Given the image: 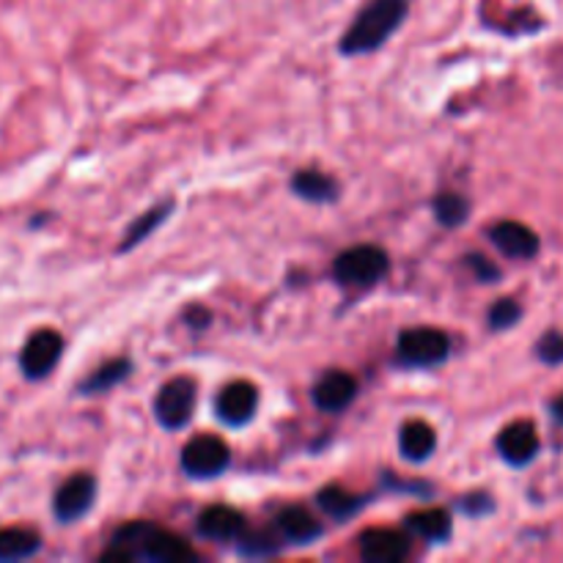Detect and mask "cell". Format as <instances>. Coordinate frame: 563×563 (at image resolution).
Masks as SVG:
<instances>
[{
  "label": "cell",
  "mask_w": 563,
  "mask_h": 563,
  "mask_svg": "<svg viewBox=\"0 0 563 563\" xmlns=\"http://www.w3.org/2000/svg\"><path fill=\"white\" fill-rule=\"evenodd\" d=\"M410 0H368L339 42L341 55H366L383 47L401 27Z\"/></svg>",
  "instance_id": "1"
},
{
  "label": "cell",
  "mask_w": 563,
  "mask_h": 563,
  "mask_svg": "<svg viewBox=\"0 0 563 563\" xmlns=\"http://www.w3.org/2000/svg\"><path fill=\"white\" fill-rule=\"evenodd\" d=\"M390 258L379 245H355L341 253L333 262V275L341 286H366L379 284L388 275Z\"/></svg>",
  "instance_id": "2"
},
{
  "label": "cell",
  "mask_w": 563,
  "mask_h": 563,
  "mask_svg": "<svg viewBox=\"0 0 563 563\" xmlns=\"http://www.w3.org/2000/svg\"><path fill=\"white\" fill-rule=\"evenodd\" d=\"M451 339L438 328H410L399 335L396 357L410 368H432L449 361Z\"/></svg>",
  "instance_id": "3"
},
{
  "label": "cell",
  "mask_w": 563,
  "mask_h": 563,
  "mask_svg": "<svg viewBox=\"0 0 563 563\" xmlns=\"http://www.w3.org/2000/svg\"><path fill=\"white\" fill-rule=\"evenodd\" d=\"M196 399L198 390L190 377L168 379L154 396V416H157L159 427H165L168 432L185 429L196 412Z\"/></svg>",
  "instance_id": "4"
},
{
  "label": "cell",
  "mask_w": 563,
  "mask_h": 563,
  "mask_svg": "<svg viewBox=\"0 0 563 563\" xmlns=\"http://www.w3.org/2000/svg\"><path fill=\"white\" fill-rule=\"evenodd\" d=\"M64 355V335L58 330L42 328L27 335L20 350V372L25 379H44L55 372Z\"/></svg>",
  "instance_id": "5"
},
{
  "label": "cell",
  "mask_w": 563,
  "mask_h": 563,
  "mask_svg": "<svg viewBox=\"0 0 563 563\" xmlns=\"http://www.w3.org/2000/svg\"><path fill=\"white\" fill-rule=\"evenodd\" d=\"M229 465V445L214 434H198L181 449V471L190 478H218Z\"/></svg>",
  "instance_id": "6"
},
{
  "label": "cell",
  "mask_w": 563,
  "mask_h": 563,
  "mask_svg": "<svg viewBox=\"0 0 563 563\" xmlns=\"http://www.w3.org/2000/svg\"><path fill=\"white\" fill-rule=\"evenodd\" d=\"M93 500H97V478L91 473H75L66 478L53 498V515L55 520L71 526V522L82 520L91 511Z\"/></svg>",
  "instance_id": "7"
},
{
  "label": "cell",
  "mask_w": 563,
  "mask_h": 563,
  "mask_svg": "<svg viewBox=\"0 0 563 563\" xmlns=\"http://www.w3.org/2000/svg\"><path fill=\"white\" fill-rule=\"evenodd\" d=\"M258 410V388L247 379L229 383L214 399V412L225 427H245Z\"/></svg>",
  "instance_id": "8"
},
{
  "label": "cell",
  "mask_w": 563,
  "mask_h": 563,
  "mask_svg": "<svg viewBox=\"0 0 563 563\" xmlns=\"http://www.w3.org/2000/svg\"><path fill=\"white\" fill-rule=\"evenodd\" d=\"M196 550L176 533L163 531L152 522L146 537L137 544V561H152V563H187L196 561Z\"/></svg>",
  "instance_id": "9"
},
{
  "label": "cell",
  "mask_w": 563,
  "mask_h": 563,
  "mask_svg": "<svg viewBox=\"0 0 563 563\" xmlns=\"http://www.w3.org/2000/svg\"><path fill=\"white\" fill-rule=\"evenodd\" d=\"M410 555V539L390 528H372L361 533V559L366 563H401Z\"/></svg>",
  "instance_id": "10"
},
{
  "label": "cell",
  "mask_w": 563,
  "mask_h": 563,
  "mask_svg": "<svg viewBox=\"0 0 563 563\" xmlns=\"http://www.w3.org/2000/svg\"><path fill=\"white\" fill-rule=\"evenodd\" d=\"M357 396V379L346 372H328L317 379L311 390V399L317 410L322 412H341L355 401Z\"/></svg>",
  "instance_id": "11"
},
{
  "label": "cell",
  "mask_w": 563,
  "mask_h": 563,
  "mask_svg": "<svg viewBox=\"0 0 563 563\" xmlns=\"http://www.w3.org/2000/svg\"><path fill=\"white\" fill-rule=\"evenodd\" d=\"M498 454L509 465L522 467L539 454V432L531 421H515L498 434Z\"/></svg>",
  "instance_id": "12"
},
{
  "label": "cell",
  "mask_w": 563,
  "mask_h": 563,
  "mask_svg": "<svg viewBox=\"0 0 563 563\" xmlns=\"http://www.w3.org/2000/svg\"><path fill=\"white\" fill-rule=\"evenodd\" d=\"M489 240H493V245L509 258H533L539 253V247H542L537 231L528 229L526 223H517V220L495 223L493 229H489Z\"/></svg>",
  "instance_id": "13"
},
{
  "label": "cell",
  "mask_w": 563,
  "mask_h": 563,
  "mask_svg": "<svg viewBox=\"0 0 563 563\" xmlns=\"http://www.w3.org/2000/svg\"><path fill=\"white\" fill-rule=\"evenodd\" d=\"M245 531V517L231 506H209L198 515V533L212 542H236Z\"/></svg>",
  "instance_id": "14"
},
{
  "label": "cell",
  "mask_w": 563,
  "mask_h": 563,
  "mask_svg": "<svg viewBox=\"0 0 563 563\" xmlns=\"http://www.w3.org/2000/svg\"><path fill=\"white\" fill-rule=\"evenodd\" d=\"M275 531L284 539L286 544H313L322 537V526H319L317 517L311 511H306L302 506H286L278 517H275Z\"/></svg>",
  "instance_id": "15"
},
{
  "label": "cell",
  "mask_w": 563,
  "mask_h": 563,
  "mask_svg": "<svg viewBox=\"0 0 563 563\" xmlns=\"http://www.w3.org/2000/svg\"><path fill=\"white\" fill-rule=\"evenodd\" d=\"M291 190L295 196H300L302 201H311V203H333L339 201L341 196V185L333 179L330 174H322V170H297L291 176Z\"/></svg>",
  "instance_id": "16"
},
{
  "label": "cell",
  "mask_w": 563,
  "mask_h": 563,
  "mask_svg": "<svg viewBox=\"0 0 563 563\" xmlns=\"http://www.w3.org/2000/svg\"><path fill=\"white\" fill-rule=\"evenodd\" d=\"M438 449V434L427 421H407L399 432V451L410 462H427Z\"/></svg>",
  "instance_id": "17"
},
{
  "label": "cell",
  "mask_w": 563,
  "mask_h": 563,
  "mask_svg": "<svg viewBox=\"0 0 563 563\" xmlns=\"http://www.w3.org/2000/svg\"><path fill=\"white\" fill-rule=\"evenodd\" d=\"M42 550V537L31 528H0V563L27 561Z\"/></svg>",
  "instance_id": "18"
},
{
  "label": "cell",
  "mask_w": 563,
  "mask_h": 563,
  "mask_svg": "<svg viewBox=\"0 0 563 563\" xmlns=\"http://www.w3.org/2000/svg\"><path fill=\"white\" fill-rule=\"evenodd\" d=\"M405 526L407 531H412L416 537L427 539V542H434V544L449 542L451 537V515L443 509L412 511V515H407Z\"/></svg>",
  "instance_id": "19"
},
{
  "label": "cell",
  "mask_w": 563,
  "mask_h": 563,
  "mask_svg": "<svg viewBox=\"0 0 563 563\" xmlns=\"http://www.w3.org/2000/svg\"><path fill=\"white\" fill-rule=\"evenodd\" d=\"M170 212H174V201H163V203H157V207L146 209V212H143L137 220H132L130 229L124 231V240H121L119 253L132 251V247L141 245L143 240H148V236H152L154 231L165 223V220H168Z\"/></svg>",
  "instance_id": "20"
},
{
  "label": "cell",
  "mask_w": 563,
  "mask_h": 563,
  "mask_svg": "<svg viewBox=\"0 0 563 563\" xmlns=\"http://www.w3.org/2000/svg\"><path fill=\"white\" fill-rule=\"evenodd\" d=\"M317 504L324 515L341 522V520H350L352 515H357V511L366 506V495H352L341 487H324L319 489Z\"/></svg>",
  "instance_id": "21"
},
{
  "label": "cell",
  "mask_w": 563,
  "mask_h": 563,
  "mask_svg": "<svg viewBox=\"0 0 563 563\" xmlns=\"http://www.w3.org/2000/svg\"><path fill=\"white\" fill-rule=\"evenodd\" d=\"M130 374H132V363L126 361V357L108 361V363H102V366H99L97 372L86 379V383H80V394H86V396L108 394V390H113L115 385L124 383Z\"/></svg>",
  "instance_id": "22"
},
{
  "label": "cell",
  "mask_w": 563,
  "mask_h": 563,
  "mask_svg": "<svg viewBox=\"0 0 563 563\" xmlns=\"http://www.w3.org/2000/svg\"><path fill=\"white\" fill-rule=\"evenodd\" d=\"M434 209V218L440 220V225L445 229H456V225L465 223L471 218V201L460 192H440L432 203Z\"/></svg>",
  "instance_id": "23"
},
{
  "label": "cell",
  "mask_w": 563,
  "mask_h": 563,
  "mask_svg": "<svg viewBox=\"0 0 563 563\" xmlns=\"http://www.w3.org/2000/svg\"><path fill=\"white\" fill-rule=\"evenodd\" d=\"M284 539L278 537V531H245L240 539H236V548H240L242 555L247 559H267V555L278 553Z\"/></svg>",
  "instance_id": "24"
},
{
  "label": "cell",
  "mask_w": 563,
  "mask_h": 563,
  "mask_svg": "<svg viewBox=\"0 0 563 563\" xmlns=\"http://www.w3.org/2000/svg\"><path fill=\"white\" fill-rule=\"evenodd\" d=\"M520 317H522L520 302L511 300V297H504V300H498L493 308H489L487 319H489V328L493 330H509L520 322Z\"/></svg>",
  "instance_id": "25"
},
{
  "label": "cell",
  "mask_w": 563,
  "mask_h": 563,
  "mask_svg": "<svg viewBox=\"0 0 563 563\" xmlns=\"http://www.w3.org/2000/svg\"><path fill=\"white\" fill-rule=\"evenodd\" d=\"M537 355H539V361L548 363V366H561L563 363V333H555V330L544 333L537 344Z\"/></svg>",
  "instance_id": "26"
},
{
  "label": "cell",
  "mask_w": 563,
  "mask_h": 563,
  "mask_svg": "<svg viewBox=\"0 0 563 563\" xmlns=\"http://www.w3.org/2000/svg\"><path fill=\"white\" fill-rule=\"evenodd\" d=\"M465 264L473 269V275H476L478 280H484V284H495V280L500 278L498 264H493L487 256H482V253H467Z\"/></svg>",
  "instance_id": "27"
},
{
  "label": "cell",
  "mask_w": 563,
  "mask_h": 563,
  "mask_svg": "<svg viewBox=\"0 0 563 563\" xmlns=\"http://www.w3.org/2000/svg\"><path fill=\"white\" fill-rule=\"evenodd\" d=\"M493 498L489 495H467L465 500H462V511H467L471 517H482L487 515V511H493Z\"/></svg>",
  "instance_id": "28"
},
{
  "label": "cell",
  "mask_w": 563,
  "mask_h": 563,
  "mask_svg": "<svg viewBox=\"0 0 563 563\" xmlns=\"http://www.w3.org/2000/svg\"><path fill=\"white\" fill-rule=\"evenodd\" d=\"M550 412H553V418L559 423H563V394L555 396L553 401H550Z\"/></svg>",
  "instance_id": "29"
}]
</instances>
